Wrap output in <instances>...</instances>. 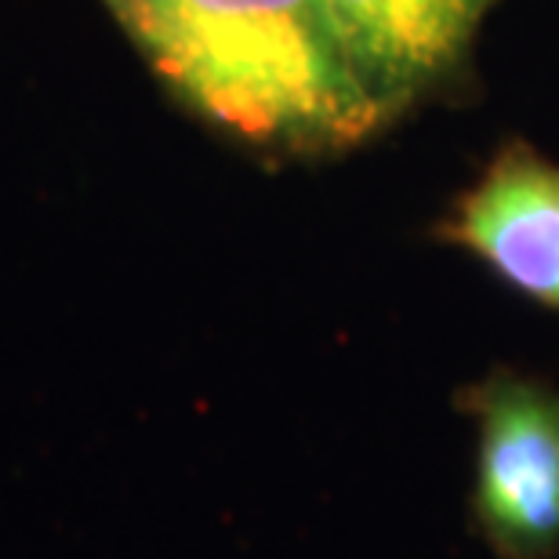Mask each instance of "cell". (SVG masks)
<instances>
[{
	"label": "cell",
	"instance_id": "6da1fadb",
	"mask_svg": "<svg viewBox=\"0 0 559 559\" xmlns=\"http://www.w3.org/2000/svg\"><path fill=\"white\" fill-rule=\"evenodd\" d=\"M150 66L233 135L295 153L367 139V92L331 0H106Z\"/></svg>",
	"mask_w": 559,
	"mask_h": 559
},
{
	"label": "cell",
	"instance_id": "7a4b0ae2",
	"mask_svg": "<svg viewBox=\"0 0 559 559\" xmlns=\"http://www.w3.org/2000/svg\"><path fill=\"white\" fill-rule=\"evenodd\" d=\"M457 411L476 429L473 538L495 559H559V385L495 367Z\"/></svg>",
	"mask_w": 559,
	"mask_h": 559
},
{
	"label": "cell",
	"instance_id": "3957f363",
	"mask_svg": "<svg viewBox=\"0 0 559 559\" xmlns=\"http://www.w3.org/2000/svg\"><path fill=\"white\" fill-rule=\"evenodd\" d=\"M440 240L468 251L523 298L559 312V167L512 145L457 200Z\"/></svg>",
	"mask_w": 559,
	"mask_h": 559
},
{
	"label": "cell",
	"instance_id": "277c9868",
	"mask_svg": "<svg viewBox=\"0 0 559 559\" xmlns=\"http://www.w3.org/2000/svg\"><path fill=\"white\" fill-rule=\"evenodd\" d=\"M490 0H331L342 44L385 114L462 59Z\"/></svg>",
	"mask_w": 559,
	"mask_h": 559
}]
</instances>
